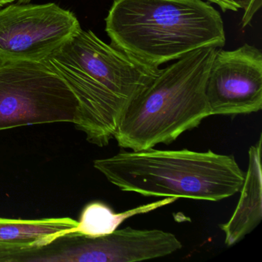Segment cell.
<instances>
[{"label":"cell","instance_id":"cell-8","mask_svg":"<svg viewBox=\"0 0 262 262\" xmlns=\"http://www.w3.org/2000/svg\"><path fill=\"white\" fill-rule=\"evenodd\" d=\"M261 136L248 151V167L238 203L228 222L219 225L225 245L233 246L251 233L262 219Z\"/></svg>","mask_w":262,"mask_h":262},{"label":"cell","instance_id":"cell-9","mask_svg":"<svg viewBox=\"0 0 262 262\" xmlns=\"http://www.w3.org/2000/svg\"><path fill=\"white\" fill-rule=\"evenodd\" d=\"M78 221L71 217L16 219L0 217V259L41 248L61 236L76 234Z\"/></svg>","mask_w":262,"mask_h":262},{"label":"cell","instance_id":"cell-7","mask_svg":"<svg viewBox=\"0 0 262 262\" xmlns=\"http://www.w3.org/2000/svg\"><path fill=\"white\" fill-rule=\"evenodd\" d=\"M219 49L205 86L210 116H237L261 110V51L248 43L233 50Z\"/></svg>","mask_w":262,"mask_h":262},{"label":"cell","instance_id":"cell-6","mask_svg":"<svg viewBox=\"0 0 262 262\" xmlns=\"http://www.w3.org/2000/svg\"><path fill=\"white\" fill-rule=\"evenodd\" d=\"M56 4H18L0 10V61H42L81 30Z\"/></svg>","mask_w":262,"mask_h":262},{"label":"cell","instance_id":"cell-13","mask_svg":"<svg viewBox=\"0 0 262 262\" xmlns=\"http://www.w3.org/2000/svg\"><path fill=\"white\" fill-rule=\"evenodd\" d=\"M19 1V4H28L30 3L31 0H18Z\"/></svg>","mask_w":262,"mask_h":262},{"label":"cell","instance_id":"cell-4","mask_svg":"<svg viewBox=\"0 0 262 262\" xmlns=\"http://www.w3.org/2000/svg\"><path fill=\"white\" fill-rule=\"evenodd\" d=\"M217 49L195 50L160 69L121 118L114 135L118 145L142 151L168 145L211 116L205 86Z\"/></svg>","mask_w":262,"mask_h":262},{"label":"cell","instance_id":"cell-3","mask_svg":"<svg viewBox=\"0 0 262 262\" xmlns=\"http://www.w3.org/2000/svg\"><path fill=\"white\" fill-rule=\"evenodd\" d=\"M93 165L122 191L209 202L239 192L245 174L234 156L211 150H122Z\"/></svg>","mask_w":262,"mask_h":262},{"label":"cell","instance_id":"cell-10","mask_svg":"<svg viewBox=\"0 0 262 262\" xmlns=\"http://www.w3.org/2000/svg\"><path fill=\"white\" fill-rule=\"evenodd\" d=\"M178 199L176 197H165L162 200L119 213L115 212L102 202H91L82 210L75 234L92 237L107 235L114 232L119 225L129 217L151 212L170 205Z\"/></svg>","mask_w":262,"mask_h":262},{"label":"cell","instance_id":"cell-12","mask_svg":"<svg viewBox=\"0 0 262 262\" xmlns=\"http://www.w3.org/2000/svg\"><path fill=\"white\" fill-rule=\"evenodd\" d=\"M14 1H16V0H0V7H4L7 4L14 2Z\"/></svg>","mask_w":262,"mask_h":262},{"label":"cell","instance_id":"cell-1","mask_svg":"<svg viewBox=\"0 0 262 262\" xmlns=\"http://www.w3.org/2000/svg\"><path fill=\"white\" fill-rule=\"evenodd\" d=\"M42 61L71 88L79 104L75 126L99 147L108 145L128 105L160 70L141 65L82 29Z\"/></svg>","mask_w":262,"mask_h":262},{"label":"cell","instance_id":"cell-11","mask_svg":"<svg viewBox=\"0 0 262 262\" xmlns=\"http://www.w3.org/2000/svg\"><path fill=\"white\" fill-rule=\"evenodd\" d=\"M209 4L217 5L222 12H237L243 10L241 21L242 28L249 25L254 15L258 12L262 5V0H205Z\"/></svg>","mask_w":262,"mask_h":262},{"label":"cell","instance_id":"cell-5","mask_svg":"<svg viewBox=\"0 0 262 262\" xmlns=\"http://www.w3.org/2000/svg\"><path fill=\"white\" fill-rule=\"evenodd\" d=\"M79 104L44 61H0V131L54 122L76 125Z\"/></svg>","mask_w":262,"mask_h":262},{"label":"cell","instance_id":"cell-2","mask_svg":"<svg viewBox=\"0 0 262 262\" xmlns=\"http://www.w3.org/2000/svg\"><path fill=\"white\" fill-rule=\"evenodd\" d=\"M105 21L112 45L152 70L226 42L222 16L203 0H114Z\"/></svg>","mask_w":262,"mask_h":262}]
</instances>
